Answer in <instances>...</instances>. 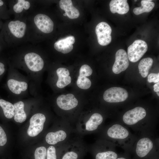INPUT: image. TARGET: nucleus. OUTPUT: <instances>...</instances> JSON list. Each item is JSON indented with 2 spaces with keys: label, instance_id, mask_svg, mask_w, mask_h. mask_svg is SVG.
<instances>
[{
  "label": "nucleus",
  "instance_id": "nucleus-1",
  "mask_svg": "<svg viewBox=\"0 0 159 159\" xmlns=\"http://www.w3.org/2000/svg\"><path fill=\"white\" fill-rule=\"evenodd\" d=\"M145 109L137 107L126 112L122 116L123 123L130 127H140L144 124V120L146 115Z\"/></svg>",
  "mask_w": 159,
  "mask_h": 159
},
{
  "label": "nucleus",
  "instance_id": "nucleus-2",
  "mask_svg": "<svg viewBox=\"0 0 159 159\" xmlns=\"http://www.w3.org/2000/svg\"><path fill=\"white\" fill-rule=\"evenodd\" d=\"M108 137L112 141L124 143L131 138V134L124 125L119 123L113 124L107 131Z\"/></svg>",
  "mask_w": 159,
  "mask_h": 159
},
{
  "label": "nucleus",
  "instance_id": "nucleus-3",
  "mask_svg": "<svg viewBox=\"0 0 159 159\" xmlns=\"http://www.w3.org/2000/svg\"><path fill=\"white\" fill-rule=\"evenodd\" d=\"M148 48V45L145 41L135 40L127 48L128 59L132 62L138 61L147 52Z\"/></svg>",
  "mask_w": 159,
  "mask_h": 159
},
{
  "label": "nucleus",
  "instance_id": "nucleus-4",
  "mask_svg": "<svg viewBox=\"0 0 159 159\" xmlns=\"http://www.w3.org/2000/svg\"><path fill=\"white\" fill-rule=\"evenodd\" d=\"M128 97L127 90L124 88L113 87L106 90L104 92V100L110 103H117L125 100Z\"/></svg>",
  "mask_w": 159,
  "mask_h": 159
},
{
  "label": "nucleus",
  "instance_id": "nucleus-5",
  "mask_svg": "<svg viewBox=\"0 0 159 159\" xmlns=\"http://www.w3.org/2000/svg\"><path fill=\"white\" fill-rule=\"evenodd\" d=\"M111 32V28L107 23L101 22L99 23L95 28V33L99 44L103 46L109 44L112 40Z\"/></svg>",
  "mask_w": 159,
  "mask_h": 159
},
{
  "label": "nucleus",
  "instance_id": "nucleus-6",
  "mask_svg": "<svg viewBox=\"0 0 159 159\" xmlns=\"http://www.w3.org/2000/svg\"><path fill=\"white\" fill-rule=\"evenodd\" d=\"M45 115L41 113L33 115L30 119V125L27 131L28 134L31 137H35L43 130L46 120Z\"/></svg>",
  "mask_w": 159,
  "mask_h": 159
},
{
  "label": "nucleus",
  "instance_id": "nucleus-7",
  "mask_svg": "<svg viewBox=\"0 0 159 159\" xmlns=\"http://www.w3.org/2000/svg\"><path fill=\"white\" fill-rule=\"evenodd\" d=\"M155 146L153 139L148 136H143L137 141L135 151L137 155L142 158L146 156Z\"/></svg>",
  "mask_w": 159,
  "mask_h": 159
},
{
  "label": "nucleus",
  "instance_id": "nucleus-8",
  "mask_svg": "<svg viewBox=\"0 0 159 159\" xmlns=\"http://www.w3.org/2000/svg\"><path fill=\"white\" fill-rule=\"evenodd\" d=\"M129 65V59L126 52L122 49L118 50L115 54V61L112 67L113 72L119 74L125 70Z\"/></svg>",
  "mask_w": 159,
  "mask_h": 159
},
{
  "label": "nucleus",
  "instance_id": "nucleus-9",
  "mask_svg": "<svg viewBox=\"0 0 159 159\" xmlns=\"http://www.w3.org/2000/svg\"><path fill=\"white\" fill-rule=\"evenodd\" d=\"M92 70L88 65L84 64L81 66L79 71V75L77 81V85L80 88L84 90L89 89L91 85L90 80L86 77L91 75Z\"/></svg>",
  "mask_w": 159,
  "mask_h": 159
},
{
  "label": "nucleus",
  "instance_id": "nucleus-10",
  "mask_svg": "<svg viewBox=\"0 0 159 159\" xmlns=\"http://www.w3.org/2000/svg\"><path fill=\"white\" fill-rule=\"evenodd\" d=\"M34 22L41 31L45 33H49L53 29L54 23L47 15L42 14H37L34 18Z\"/></svg>",
  "mask_w": 159,
  "mask_h": 159
},
{
  "label": "nucleus",
  "instance_id": "nucleus-11",
  "mask_svg": "<svg viewBox=\"0 0 159 159\" xmlns=\"http://www.w3.org/2000/svg\"><path fill=\"white\" fill-rule=\"evenodd\" d=\"M25 63L31 70L38 72L41 70L44 66L43 60L38 54L31 52L27 54L24 57Z\"/></svg>",
  "mask_w": 159,
  "mask_h": 159
},
{
  "label": "nucleus",
  "instance_id": "nucleus-12",
  "mask_svg": "<svg viewBox=\"0 0 159 159\" xmlns=\"http://www.w3.org/2000/svg\"><path fill=\"white\" fill-rule=\"evenodd\" d=\"M78 103L74 96L71 93L61 95L57 99V105L64 110H69L74 108L77 105Z\"/></svg>",
  "mask_w": 159,
  "mask_h": 159
},
{
  "label": "nucleus",
  "instance_id": "nucleus-13",
  "mask_svg": "<svg viewBox=\"0 0 159 159\" xmlns=\"http://www.w3.org/2000/svg\"><path fill=\"white\" fill-rule=\"evenodd\" d=\"M75 42V38L73 36H69L59 39L54 44L55 49L63 54L70 52L73 49V44Z\"/></svg>",
  "mask_w": 159,
  "mask_h": 159
},
{
  "label": "nucleus",
  "instance_id": "nucleus-14",
  "mask_svg": "<svg viewBox=\"0 0 159 159\" xmlns=\"http://www.w3.org/2000/svg\"><path fill=\"white\" fill-rule=\"evenodd\" d=\"M60 8L64 11L67 16L70 19L77 18L80 15L79 10L72 5L71 0H61L59 1Z\"/></svg>",
  "mask_w": 159,
  "mask_h": 159
},
{
  "label": "nucleus",
  "instance_id": "nucleus-15",
  "mask_svg": "<svg viewBox=\"0 0 159 159\" xmlns=\"http://www.w3.org/2000/svg\"><path fill=\"white\" fill-rule=\"evenodd\" d=\"M110 10L112 13L124 14L127 13L129 6L127 0H112L109 4Z\"/></svg>",
  "mask_w": 159,
  "mask_h": 159
},
{
  "label": "nucleus",
  "instance_id": "nucleus-16",
  "mask_svg": "<svg viewBox=\"0 0 159 159\" xmlns=\"http://www.w3.org/2000/svg\"><path fill=\"white\" fill-rule=\"evenodd\" d=\"M56 72L58 77L56 83L57 87L63 88L71 82V78L69 76V72L67 69L60 67L57 69Z\"/></svg>",
  "mask_w": 159,
  "mask_h": 159
},
{
  "label": "nucleus",
  "instance_id": "nucleus-17",
  "mask_svg": "<svg viewBox=\"0 0 159 159\" xmlns=\"http://www.w3.org/2000/svg\"><path fill=\"white\" fill-rule=\"evenodd\" d=\"M8 26L11 32L15 37L21 38L24 36L26 28L24 22L19 20L11 21L9 23Z\"/></svg>",
  "mask_w": 159,
  "mask_h": 159
},
{
  "label": "nucleus",
  "instance_id": "nucleus-18",
  "mask_svg": "<svg viewBox=\"0 0 159 159\" xmlns=\"http://www.w3.org/2000/svg\"><path fill=\"white\" fill-rule=\"evenodd\" d=\"M103 118L101 114L95 113L91 116L85 124L86 130L92 131L96 130L102 123Z\"/></svg>",
  "mask_w": 159,
  "mask_h": 159
},
{
  "label": "nucleus",
  "instance_id": "nucleus-19",
  "mask_svg": "<svg viewBox=\"0 0 159 159\" xmlns=\"http://www.w3.org/2000/svg\"><path fill=\"white\" fill-rule=\"evenodd\" d=\"M66 137L67 134L65 132L60 130L55 132L48 133L46 136V140L49 144L54 145L64 140Z\"/></svg>",
  "mask_w": 159,
  "mask_h": 159
},
{
  "label": "nucleus",
  "instance_id": "nucleus-20",
  "mask_svg": "<svg viewBox=\"0 0 159 159\" xmlns=\"http://www.w3.org/2000/svg\"><path fill=\"white\" fill-rule=\"evenodd\" d=\"M7 85L10 90L16 94H19L22 91L26 90L28 87L26 82L19 81L12 79L8 80Z\"/></svg>",
  "mask_w": 159,
  "mask_h": 159
},
{
  "label": "nucleus",
  "instance_id": "nucleus-21",
  "mask_svg": "<svg viewBox=\"0 0 159 159\" xmlns=\"http://www.w3.org/2000/svg\"><path fill=\"white\" fill-rule=\"evenodd\" d=\"M14 120L16 122L19 123L24 122L26 119V115L24 110V102L20 101L14 103Z\"/></svg>",
  "mask_w": 159,
  "mask_h": 159
},
{
  "label": "nucleus",
  "instance_id": "nucleus-22",
  "mask_svg": "<svg viewBox=\"0 0 159 159\" xmlns=\"http://www.w3.org/2000/svg\"><path fill=\"white\" fill-rule=\"evenodd\" d=\"M153 63V59L150 57L143 59L140 62L138 65L139 73L143 77L148 76L149 70Z\"/></svg>",
  "mask_w": 159,
  "mask_h": 159
},
{
  "label": "nucleus",
  "instance_id": "nucleus-23",
  "mask_svg": "<svg viewBox=\"0 0 159 159\" xmlns=\"http://www.w3.org/2000/svg\"><path fill=\"white\" fill-rule=\"evenodd\" d=\"M151 0H143L141 1V6L140 7L135 8L133 12L135 15H138L144 12L150 11L155 6V3Z\"/></svg>",
  "mask_w": 159,
  "mask_h": 159
},
{
  "label": "nucleus",
  "instance_id": "nucleus-24",
  "mask_svg": "<svg viewBox=\"0 0 159 159\" xmlns=\"http://www.w3.org/2000/svg\"><path fill=\"white\" fill-rule=\"evenodd\" d=\"M0 106L2 108L4 114L7 118L11 119L14 115V105L10 102L2 99H0Z\"/></svg>",
  "mask_w": 159,
  "mask_h": 159
},
{
  "label": "nucleus",
  "instance_id": "nucleus-25",
  "mask_svg": "<svg viewBox=\"0 0 159 159\" xmlns=\"http://www.w3.org/2000/svg\"><path fill=\"white\" fill-rule=\"evenodd\" d=\"M30 7V3L28 1L24 0H18L17 3L15 4L13 7L14 10L16 13L21 12L23 9H28Z\"/></svg>",
  "mask_w": 159,
  "mask_h": 159
},
{
  "label": "nucleus",
  "instance_id": "nucleus-26",
  "mask_svg": "<svg viewBox=\"0 0 159 159\" xmlns=\"http://www.w3.org/2000/svg\"><path fill=\"white\" fill-rule=\"evenodd\" d=\"M117 158V154L113 151L109 150L97 153L96 159H116Z\"/></svg>",
  "mask_w": 159,
  "mask_h": 159
},
{
  "label": "nucleus",
  "instance_id": "nucleus-27",
  "mask_svg": "<svg viewBox=\"0 0 159 159\" xmlns=\"http://www.w3.org/2000/svg\"><path fill=\"white\" fill-rule=\"evenodd\" d=\"M47 150L46 148L44 146L37 148L35 151V159H46Z\"/></svg>",
  "mask_w": 159,
  "mask_h": 159
},
{
  "label": "nucleus",
  "instance_id": "nucleus-28",
  "mask_svg": "<svg viewBox=\"0 0 159 159\" xmlns=\"http://www.w3.org/2000/svg\"><path fill=\"white\" fill-rule=\"evenodd\" d=\"M47 159H57L56 150L53 146L48 147L47 150Z\"/></svg>",
  "mask_w": 159,
  "mask_h": 159
},
{
  "label": "nucleus",
  "instance_id": "nucleus-29",
  "mask_svg": "<svg viewBox=\"0 0 159 159\" xmlns=\"http://www.w3.org/2000/svg\"><path fill=\"white\" fill-rule=\"evenodd\" d=\"M7 142L6 134L3 127L0 125V146H4Z\"/></svg>",
  "mask_w": 159,
  "mask_h": 159
},
{
  "label": "nucleus",
  "instance_id": "nucleus-30",
  "mask_svg": "<svg viewBox=\"0 0 159 159\" xmlns=\"http://www.w3.org/2000/svg\"><path fill=\"white\" fill-rule=\"evenodd\" d=\"M148 81L149 83L153 82L157 83L159 81V73H152L150 74L148 77Z\"/></svg>",
  "mask_w": 159,
  "mask_h": 159
},
{
  "label": "nucleus",
  "instance_id": "nucleus-31",
  "mask_svg": "<svg viewBox=\"0 0 159 159\" xmlns=\"http://www.w3.org/2000/svg\"><path fill=\"white\" fill-rule=\"evenodd\" d=\"M78 155L73 151H70L66 153L62 159H77Z\"/></svg>",
  "mask_w": 159,
  "mask_h": 159
},
{
  "label": "nucleus",
  "instance_id": "nucleus-32",
  "mask_svg": "<svg viewBox=\"0 0 159 159\" xmlns=\"http://www.w3.org/2000/svg\"><path fill=\"white\" fill-rule=\"evenodd\" d=\"M5 71V66L4 64L0 62V75L2 74Z\"/></svg>",
  "mask_w": 159,
  "mask_h": 159
},
{
  "label": "nucleus",
  "instance_id": "nucleus-33",
  "mask_svg": "<svg viewBox=\"0 0 159 159\" xmlns=\"http://www.w3.org/2000/svg\"><path fill=\"white\" fill-rule=\"evenodd\" d=\"M154 90L155 92L159 91V82H158L155 84L154 86Z\"/></svg>",
  "mask_w": 159,
  "mask_h": 159
},
{
  "label": "nucleus",
  "instance_id": "nucleus-34",
  "mask_svg": "<svg viewBox=\"0 0 159 159\" xmlns=\"http://www.w3.org/2000/svg\"><path fill=\"white\" fill-rule=\"evenodd\" d=\"M4 4L3 1L1 0H0V6H2Z\"/></svg>",
  "mask_w": 159,
  "mask_h": 159
},
{
  "label": "nucleus",
  "instance_id": "nucleus-35",
  "mask_svg": "<svg viewBox=\"0 0 159 159\" xmlns=\"http://www.w3.org/2000/svg\"><path fill=\"white\" fill-rule=\"evenodd\" d=\"M116 159H126L124 158L121 157V158H117Z\"/></svg>",
  "mask_w": 159,
  "mask_h": 159
},
{
  "label": "nucleus",
  "instance_id": "nucleus-36",
  "mask_svg": "<svg viewBox=\"0 0 159 159\" xmlns=\"http://www.w3.org/2000/svg\"><path fill=\"white\" fill-rule=\"evenodd\" d=\"M63 15H64V16H67V14H66V13H64V14H63Z\"/></svg>",
  "mask_w": 159,
  "mask_h": 159
},
{
  "label": "nucleus",
  "instance_id": "nucleus-37",
  "mask_svg": "<svg viewBox=\"0 0 159 159\" xmlns=\"http://www.w3.org/2000/svg\"><path fill=\"white\" fill-rule=\"evenodd\" d=\"M159 91H158V92H157V94L158 95V96H159Z\"/></svg>",
  "mask_w": 159,
  "mask_h": 159
},
{
  "label": "nucleus",
  "instance_id": "nucleus-38",
  "mask_svg": "<svg viewBox=\"0 0 159 159\" xmlns=\"http://www.w3.org/2000/svg\"><path fill=\"white\" fill-rule=\"evenodd\" d=\"M135 1H137V0H135Z\"/></svg>",
  "mask_w": 159,
  "mask_h": 159
},
{
  "label": "nucleus",
  "instance_id": "nucleus-39",
  "mask_svg": "<svg viewBox=\"0 0 159 159\" xmlns=\"http://www.w3.org/2000/svg\"></svg>",
  "mask_w": 159,
  "mask_h": 159
}]
</instances>
